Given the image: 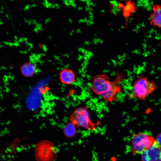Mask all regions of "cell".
Instances as JSON below:
<instances>
[{
  "label": "cell",
  "instance_id": "6da1fadb",
  "mask_svg": "<svg viewBox=\"0 0 161 161\" xmlns=\"http://www.w3.org/2000/svg\"><path fill=\"white\" fill-rule=\"evenodd\" d=\"M123 78V74L118 72L113 80H111L106 74L97 75L93 78L91 89L105 101L112 103L117 99V94L121 92V82Z\"/></svg>",
  "mask_w": 161,
  "mask_h": 161
},
{
  "label": "cell",
  "instance_id": "7a4b0ae2",
  "mask_svg": "<svg viewBox=\"0 0 161 161\" xmlns=\"http://www.w3.org/2000/svg\"><path fill=\"white\" fill-rule=\"evenodd\" d=\"M155 83L146 77L140 76L134 83L130 97L141 100H145L157 88Z\"/></svg>",
  "mask_w": 161,
  "mask_h": 161
},
{
  "label": "cell",
  "instance_id": "3957f363",
  "mask_svg": "<svg viewBox=\"0 0 161 161\" xmlns=\"http://www.w3.org/2000/svg\"><path fill=\"white\" fill-rule=\"evenodd\" d=\"M35 152L37 161H54L58 154V149L53 143L46 140L42 141L37 144Z\"/></svg>",
  "mask_w": 161,
  "mask_h": 161
},
{
  "label": "cell",
  "instance_id": "277c9868",
  "mask_svg": "<svg viewBox=\"0 0 161 161\" xmlns=\"http://www.w3.org/2000/svg\"><path fill=\"white\" fill-rule=\"evenodd\" d=\"M156 142L154 137L143 133L134 134L131 138V150L133 154H142Z\"/></svg>",
  "mask_w": 161,
  "mask_h": 161
},
{
  "label": "cell",
  "instance_id": "5b68a950",
  "mask_svg": "<svg viewBox=\"0 0 161 161\" xmlns=\"http://www.w3.org/2000/svg\"><path fill=\"white\" fill-rule=\"evenodd\" d=\"M70 120V122L76 127L92 131L96 129V125L91 120L88 109L86 107L76 109L71 115Z\"/></svg>",
  "mask_w": 161,
  "mask_h": 161
},
{
  "label": "cell",
  "instance_id": "8992f818",
  "mask_svg": "<svg viewBox=\"0 0 161 161\" xmlns=\"http://www.w3.org/2000/svg\"><path fill=\"white\" fill-rule=\"evenodd\" d=\"M141 154V161H161V148L157 142Z\"/></svg>",
  "mask_w": 161,
  "mask_h": 161
},
{
  "label": "cell",
  "instance_id": "52a82bcc",
  "mask_svg": "<svg viewBox=\"0 0 161 161\" xmlns=\"http://www.w3.org/2000/svg\"><path fill=\"white\" fill-rule=\"evenodd\" d=\"M150 25L161 29V5L154 4L150 16Z\"/></svg>",
  "mask_w": 161,
  "mask_h": 161
},
{
  "label": "cell",
  "instance_id": "ba28073f",
  "mask_svg": "<svg viewBox=\"0 0 161 161\" xmlns=\"http://www.w3.org/2000/svg\"><path fill=\"white\" fill-rule=\"evenodd\" d=\"M60 80L61 83L66 85L72 83L75 80V73L71 69L65 68L61 70L59 74Z\"/></svg>",
  "mask_w": 161,
  "mask_h": 161
},
{
  "label": "cell",
  "instance_id": "9c48e42d",
  "mask_svg": "<svg viewBox=\"0 0 161 161\" xmlns=\"http://www.w3.org/2000/svg\"><path fill=\"white\" fill-rule=\"evenodd\" d=\"M36 71V67L35 64L31 62H27L23 64L20 68V71L22 75L27 77L33 75Z\"/></svg>",
  "mask_w": 161,
  "mask_h": 161
},
{
  "label": "cell",
  "instance_id": "30bf717a",
  "mask_svg": "<svg viewBox=\"0 0 161 161\" xmlns=\"http://www.w3.org/2000/svg\"><path fill=\"white\" fill-rule=\"evenodd\" d=\"M76 127L71 122L67 124L63 129V132L66 137L68 138L74 137L77 132Z\"/></svg>",
  "mask_w": 161,
  "mask_h": 161
},
{
  "label": "cell",
  "instance_id": "8fae6325",
  "mask_svg": "<svg viewBox=\"0 0 161 161\" xmlns=\"http://www.w3.org/2000/svg\"><path fill=\"white\" fill-rule=\"evenodd\" d=\"M156 140L157 144L161 148V133L158 134Z\"/></svg>",
  "mask_w": 161,
  "mask_h": 161
},
{
  "label": "cell",
  "instance_id": "7c38bea8",
  "mask_svg": "<svg viewBox=\"0 0 161 161\" xmlns=\"http://www.w3.org/2000/svg\"><path fill=\"white\" fill-rule=\"evenodd\" d=\"M4 12L2 10H1L0 11V13H3Z\"/></svg>",
  "mask_w": 161,
  "mask_h": 161
},
{
  "label": "cell",
  "instance_id": "4fadbf2b",
  "mask_svg": "<svg viewBox=\"0 0 161 161\" xmlns=\"http://www.w3.org/2000/svg\"><path fill=\"white\" fill-rule=\"evenodd\" d=\"M1 8L3 10L4 9V7H3L2 6L1 7Z\"/></svg>",
  "mask_w": 161,
  "mask_h": 161
},
{
  "label": "cell",
  "instance_id": "5bb4252c",
  "mask_svg": "<svg viewBox=\"0 0 161 161\" xmlns=\"http://www.w3.org/2000/svg\"><path fill=\"white\" fill-rule=\"evenodd\" d=\"M13 0H11V1H13Z\"/></svg>",
  "mask_w": 161,
  "mask_h": 161
}]
</instances>
